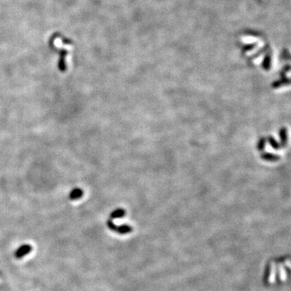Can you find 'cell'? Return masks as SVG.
<instances>
[{
	"instance_id": "obj_1",
	"label": "cell",
	"mask_w": 291,
	"mask_h": 291,
	"mask_svg": "<svg viewBox=\"0 0 291 291\" xmlns=\"http://www.w3.org/2000/svg\"><path fill=\"white\" fill-rule=\"evenodd\" d=\"M290 277V258L282 257L270 260L264 269L263 282L267 286L288 282Z\"/></svg>"
},
{
	"instance_id": "obj_2",
	"label": "cell",
	"mask_w": 291,
	"mask_h": 291,
	"mask_svg": "<svg viewBox=\"0 0 291 291\" xmlns=\"http://www.w3.org/2000/svg\"><path fill=\"white\" fill-rule=\"evenodd\" d=\"M108 226L109 229H111L113 231H117L118 232L119 234H121V235H124V234H128L130 232L132 231V227L130 226H129V225H121V226H117L112 222L111 219H109L107 222Z\"/></svg>"
},
{
	"instance_id": "obj_3",
	"label": "cell",
	"mask_w": 291,
	"mask_h": 291,
	"mask_svg": "<svg viewBox=\"0 0 291 291\" xmlns=\"http://www.w3.org/2000/svg\"><path fill=\"white\" fill-rule=\"evenodd\" d=\"M32 249L33 248H32L31 245H29V244H23V245L20 246V247L16 250V251H15V257L17 259H21L22 257H24V256L29 254V253L32 251Z\"/></svg>"
},
{
	"instance_id": "obj_4",
	"label": "cell",
	"mask_w": 291,
	"mask_h": 291,
	"mask_svg": "<svg viewBox=\"0 0 291 291\" xmlns=\"http://www.w3.org/2000/svg\"><path fill=\"white\" fill-rule=\"evenodd\" d=\"M82 195H83L82 190L79 188H76L71 192V193H70V199H71V201H75V200L79 199L80 197H82Z\"/></svg>"
},
{
	"instance_id": "obj_5",
	"label": "cell",
	"mask_w": 291,
	"mask_h": 291,
	"mask_svg": "<svg viewBox=\"0 0 291 291\" xmlns=\"http://www.w3.org/2000/svg\"><path fill=\"white\" fill-rule=\"evenodd\" d=\"M124 214H125V211H124V209H116V210H114L111 214V219H113V218H121V217L124 216Z\"/></svg>"
}]
</instances>
